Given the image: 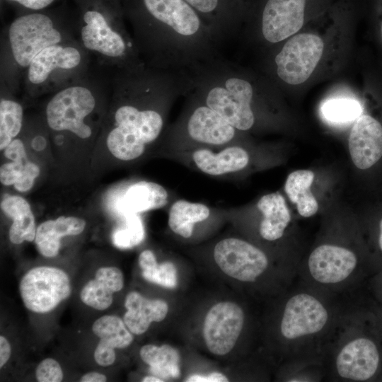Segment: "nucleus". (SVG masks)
Here are the masks:
<instances>
[{
  "label": "nucleus",
  "instance_id": "1",
  "mask_svg": "<svg viewBox=\"0 0 382 382\" xmlns=\"http://www.w3.org/2000/svg\"><path fill=\"white\" fill-rule=\"evenodd\" d=\"M169 99L158 68L144 64L113 71L105 125V143L112 155L132 162L161 139Z\"/></svg>",
  "mask_w": 382,
  "mask_h": 382
},
{
  "label": "nucleus",
  "instance_id": "2",
  "mask_svg": "<svg viewBox=\"0 0 382 382\" xmlns=\"http://www.w3.org/2000/svg\"><path fill=\"white\" fill-rule=\"evenodd\" d=\"M325 379L376 381L382 366V336L376 317L361 298L349 299L325 346Z\"/></svg>",
  "mask_w": 382,
  "mask_h": 382
},
{
  "label": "nucleus",
  "instance_id": "3",
  "mask_svg": "<svg viewBox=\"0 0 382 382\" xmlns=\"http://www.w3.org/2000/svg\"><path fill=\"white\" fill-rule=\"evenodd\" d=\"M286 294L279 324L286 364L322 363L325 346L349 296L323 291L296 277Z\"/></svg>",
  "mask_w": 382,
  "mask_h": 382
},
{
  "label": "nucleus",
  "instance_id": "4",
  "mask_svg": "<svg viewBox=\"0 0 382 382\" xmlns=\"http://www.w3.org/2000/svg\"><path fill=\"white\" fill-rule=\"evenodd\" d=\"M75 34L96 64L112 71L144 63L128 32L121 0H72Z\"/></svg>",
  "mask_w": 382,
  "mask_h": 382
},
{
  "label": "nucleus",
  "instance_id": "5",
  "mask_svg": "<svg viewBox=\"0 0 382 382\" xmlns=\"http://www.w3.org/2000/svg\"><path fill=\"white\" fill-rule=\"evenodd\" d=\"M125 21L149 66L159 68L169 37L195 38L207 28L199 15L185 0H121Z\"/></svg>",
  "mask_w": 382,
  "mask_h": 382
},
{
  "label": "nucleus",
  "instance_id": "6",
  "mask_svg": "<svg viewBox=\"0 0 382 382\" xmlns=\"http://www.w3.org/2000/svg\"><path fill=\"white\" fill-rule=\"evenodd\" d=\"M111 91L112 71L96 64L83 78L52 93L45 110L47 127L90 139L108 110Z\"/></svg>",
  "mask_w": 382,
  "mask_h": 382
},
{
  "label": "nucleus",
  "instance_id": "7",
  "mask_svg": "<svg viewBox=\"0 0 382 382\" xmlns=\"http://www.w3.org/2000/svg\"><path fill=\"white\" fill-rule=\"evenodd\" d=\"M92 57L77 39L46 47L23 72V89L32 98L54 93L83 78Z\"/></svg>",
  "mask_w": 382,
  "mask_h": 382
},
{
  "label": "nucleus",
  "instance_id": "8",
  "mask_svg": "<svg viewBox=\"0 0 382 382\" xmlns=\"http://www.w3.org/2000/svg\"><path fill=\"white\" fill-rule=\"evenodd\" d=\"M74 39L77 38L73 15L47 9L20 14L7 30L8 54L13 66L23 73L46 47Z\"/></svg>",
  "mask_w": 382,
  "mask_h": 382
},
{
  "label": "nucleus",
  "instance_id": "9",
  "mask_svg": "<svg viewBox=\"0 0 382 382\" xmlns=\"http://www.w3.org/2000/svg\"><path fill=\"white\" fill-rule=\"evenodd\" d=\"M239 132L216 111L199 101L162 136L161 152L221 147L238 142Z\"/></svg>",
  "mask_w": 382,
  "mask_h": 382
},
{
  "label": "nucleus",
  "instance_id": "10",
  "mask_svg": "<svg viewBox=\"0 0 382 382\" xmlns=\"http://www.w3.org/2000/svg\"><path fill=\"white\" fill-rule=\"evenodd\" d=\"M253 98V88L248 81L229 77L209 89L200 102L216 111L241 132L252 129L255 122Z\"/></svg>",
  "mask_w": 382,
  "mask_h": 382
},
{
  "label": "nucleus",
  "instance_id": "11",
  "mask_svg": "<svg viewBox=\"0 0 382 382\" xmlns=\"http://www.w3.org/2000/svg\"><path fill=\"white\" fill-rule=\"evenodd\" d=\"M19 291L24 306L44 313L56 308L71 294L67 274L57 267L41 266L29 270L22 278Z\"/></svg>",
  "mask_w": 382,
  "mask_h": 382
},
{
  "label": "nucleus",
  "instance_id": "12",
  "mask_svg": "<svg viewBox=\"0 0 382 382\" xmlns=\"http://www.w3.org/2000/svg\"><path fill=\"white\" fill-rule=\"evenodd\" d=\"M324 50L318 35L303 33L289 38L275 57L277 74L284 82L297 85L308 80Z\"/></svg>",
  "mask_w": 382,
  "mask_h": 382
},
{
  "label": "nucleus",
  "instance_id": "13",
  "mask_svg": "<svg viewBox=\"0 0 382 382\" xmlns=\"http://www.w3.org/2000/svg\"><path fill=\"white\" fill-rule=\"evenodd\" d=\"M213 257L225 274L244 282H256L270 265L264 251L235 237L219 241L213 248Z\"/></svg>",
  "mask_w": 382,
  "mask_h": 382
},
{
  "label": "nucleus",
  "instance_id": "14",
  "mask_svg": "<svg viewBox=\"0 0 382 382\" xmlns=\"http://www.w3.org/2000/svg\"><path fill=\"white\" fill-rule=\"evenodd\" d=\"M245 315L236 303L220 302L207 313L203 335L209 350L216 355H225L235 346L243 330Z\"/></svg>",
  "mask_w": 382,
  "mask_h": 382
},
{
  "label": "nucleus",
  "instance_id": "15",
  "mask_svg": "<svg viewBox=\"0 0 382 382\" xmlns=\"http://www.w3.org/2000/svg\"><path fill=\"white\" fill-rule=\"evenodd\" d=\"M354 164L367 169L382 156V125L369 115L359 116L353 125L348 140Z\"/></svg>",
  "mask_w": 382,
  "mask_h": 382
},
{
  "label": "nucleus",
  "instance_id": "16",
  "mask_svg": "<svg viewBox=\"0 0 382 382\" xmlns=\"http://www.w3.org/2000/svg\"><path fill=\"white\" fill-rule=\"evenodd\" d=\"M92 330L100 339L94 352V359L102 366L114 363L115 348H125L133 341L132 332L124 320L116 316L99 318L93 323Z\"/></svg>",
  "mask_w": 382,
  "mask_h": 382
},
{
  "label": "nucleus",
  "instance_id": "17",
  "mask_svg": "<svg viewBox=\"0 0 382 382\" xmlns=\"http://www.w3.org/2000/svg\"><path fill=\"white\" fill-rule=\"evenodd\" d=\"M170 202L168 190L152 181L139 180L130 184L119 197L117 210L122 216L162 209Z\"/></svg>",
  "mask_w": 382,
  "mask_h": 382
},
{
  "label": "nucleus",
  "instance_id": "18",
  "mask_svg": "<svg viewBox=\"0 0 382 382\" xmlns=\"http://www.w3.org/2000/svg\"><path fill=\"white\" fill-rule=\"evenodd\" d=\"M125 306L127 311L123 320L130 332L135 335L145 332L152 322L163 320L168 311L164 301L148 299L137 291L127 295Z\"/></svg>",
  "mask_w": 382,
  "mask_h": 382
},
{
  "label": "nucleus",
  "instance_id": "19",
  "mask_svg": "<svg viewBox=\"0 0 382 382\" xmlns=\"http://www.w3.org/2000/svg\"><path fill=\"white\" fill-rule=\"evenodd\" d=\"M256 208L262 215L258 232L265 241L274 242L282 238L291 221V214L284 197L278 192L260 198Z\"/></svg>",
  "mask_w": 382,
  "mask_h": 382
},
{
  "label": "nucleus",
  "instance_id": "20",
  "mask_svg": "<svg viewBox=\"0 0 382 382\" xmlns=\"http://www.w3.org/2000/svg\"><path fill=\"white\" fill-rule=\"evenodd\" d=\"M124 285L122 272L115 267L98 269L95 279L83 287L80 298L86 305L96 310L107 309L112 303L113 293L120 291Z\"/></svg>",
  "mask_w": 382,
  "mask_h": 382
},
{
  "label": "nucleus",
  "instance_id": "21",
  "mask_svg": "<svg viewBox=\"0 0 382 382\" xmlns=\"http://www.w3.org/2000/svg\"><path fill=\"white\" fill-rule=\"evenodd\" d=\"M85 227L86 221L75 216H62L54 220L45 221L36 229L34 241L36 248L42 255L54 257L59 253L62 237L79 235Z\"/></svg>",
  "mask_w": 382,
  "mask_h": 382
},
{
  "label": "nucleus",
  "instance_id": "22",
  "mask_svg": "<svg viewBox=\"0 0 382 382\" xmlns=\"http://www.w3.org/2000/svg\"><path fill=\"white\" fill-rule=\"evenodd\" d=\"M216 208L202 202L179 199L173 202L169 207L168 224L175 234L190 238L196 224L207 221Z\"/></svg>",
  "mask_w": 382,
  "mask_h": 382
},
{
  "label": "nucleus",
  "instance_id": "23",
  "mask_svg": "<svg viewBox=\"0 0 382 382\" xmlns=\"http://www.w3.org/2000/svg\"><path fill=\"white\" fill-rule=\"evenodd\" d=\"M3 212L13 220L9 228V239L14 244L35 241L36 226L29 203L17 195L5 196L1 202Z\"/></svg>",
  "mask_w": 382,
  "mask_h": 382
},
{
  "label": "nucleus",
  "instance_id": "24",
  "mask_svg": "<svg viewBox=\"0 0 382 382\" xmlns=\"http://www.w3.org/2000/svg\"><path fill=\"white\" fill-rule=\"evenodd\" d=\"M314 173L311 170H298L291 173L285 182L286 194L303 217L312 216L318 209V202L311 191Z\"/></svg>",
  "mask_w": 382,
  "mask_h": 382
},
{
  "label": "nucleus",
  "instance_id": "25",
  "mask_svg": "<svg viewBox=\"0 0 382 382\" xmlns=\"http://www.w3.org/2000/svg\"><path fill=\"white\" fill-rule=\"evenodd\" d=\"M207 25L230 24L244 11L243 0H185Z\"/></svg>",
  "mask_w": 382,
  "mask_h": 382
},
{
  "label": "nucleus",
  "instance_id": "26",
  "mask_svg": "<svg viewBox=\"0 0 382 382\" xmlns=\"http://www.w3.org/2000/svg\"><path fill=\"white\" fill-rule=\"evenodd\" d=\"M139 354L141 359L149 365L153 375L161 379L180 376L179 354L171 346L146 345L141 348Z\"/></svg>",
  "mask_w": 382,
  "mask_h": 382
},
{
  "label": "nucleus",
  "instance_id": "27",
  "mask_svg": "<svg viewBox=\"0 0 382 382\" xmlns=\"http://www.w3.org/2000/svg\"><path fill=\"white\" fill-rule=\"evenodd\" d=\"M2 92V91H1ZM23 125L22 105L4 93L0 100V149L4 150L20 134Z\"/></svg>",
  "mask_w": 382,
  "mask_h": 382
},
{
  "label": "nucleus",
  "instance_id": "28",
  "mask_svg": "<svg viewBox=\"0 0 382 382\" xmlns=\"http://www.w3.org/2000/svg\"><path fill=\"white\" fill-rule=\"evenodd\" d=\"M139 265L146 280L169 289L177 286V270L173 263L167 261L158 264L151 250H145L140 253Z\"/></svg>",
  "mask_w": 382,
  "mask_h": 382
},
{
  "label": "nucleus",
  "instance_id": "29",
  "mask_svg": "<svg viewBox=\"0 0 382 382\" xmlns=\"http://www.w3.org/2000/svg\"><path fill=\"white\" fill-rule=\"evenodd\" d=\"M123 216V224L112 235L113 244L120 249H129L139 245L144 238L145 231L139 214Z\"/></svg>",
  "mask_w": 382,
  "mask_h": 382
},
{
  "label": "nucleus",
  "instance_id": "30",
  "mask_svg": "<svg viewBox=\"0 0 382 382\" xmlns=\"http://www.w3.org/2000/svg\"><path fill=\"white\" fill-rule=\"evenodd\" d=\"M361 112V105L352 99H332L326 101L322 107L323 116L335 122L352 121L359 117Z\"/></svg>",
  "mask_w": 382,
  "mask_h": 382
},
{
  "label": "nucleus",
  "instance_id": "31",
  "mask_svg": "<svg viewBox=\"0 0 382 382\" xmlns=\"http://www.w3.org/2000/svg\"><path fill=\"white\" fill-rule=\"evenodd\" d=\"M364 299L375 303H382V269L367 278L359 290Z\"/></svg>",
  "mask_w": 382,
  "mask_h": 382
},
{
  "label": "nucleus",
  "instance_id": "32",
  "mask_svg": "<svg viewBox=\"0 0 382 382\" xmlns=\"http://www.w3.org/2000/svg\"><path fill=\"white\" fill-rule=\"evenodd\" d=\"M35 376L39 382H59L63 379L59 364L52 358H47L38 364Z\"/></svg>",
  "mask_w": 382,
  "mask_h": 382
},
{
  "label": "nucleus",
  "instance_id": "33",
  "mask_svg": "<svg viewBox=\"0 0 382 382\" xmlns=\"http://www.w3.org/2000/svg\"><path fill=\"white\" fill-rule=\"evenodd\" d=\"M39 174L40 168L38 166L28 161L25 163L22 172L14 185L15 189L21 192L30 190Z\"/></svg>",
  "mask_w": 382,
  "mask_h": 382
},
{
  "label": "nucleus",
  "instance_id": "34",
  "mask_svg": "<svg viewBox=\"0 0 382 382\" xmlns=\"http://www.w3.org/2000/svg\"><path fill=\"white\" fill-rule=\"evenodd\" d=\"M27 161H11L1 165L0 168L1 184L6 186L14 185Z\"/></svg>",
  "mask_w": 382,
  "mask_h": 382
},
{
  "label": "nucleus",
  "instance_id": "35",
  "mask_svg": "<svg viewBox=\"0 0 382 382\" xmlns=\"http://www.w3.org/2000/svg\"><path fill=\"white\" fill-rule=\"evenodd\" d=\"M4 151V156L11 161H28L25 146L21 139H13Z\"/></svg>",
  "mask_w": 382,
  "mask_h": 382
},
{
  "label": "nucleus",
  "instance_id": "36",
  "mask_svg": "<svg viewBox=\"0 0 382 382\" xmlns=\"http://www.w3.org/2000/svg\"><path fill=\"white\" fill-rule=\"evenodd\" d=\"M25 10V12L47 9L57 0H5Z\"/></svg>",
  "mask_w": 382,
  "mask_h": 382
},
{
  "label": "nucleus",
  "instance_id": "37",
  "mask_svg": "<svg viewBox=\"0 0 382 382\" xmlns=\"http://www.w3.org/2000/svg\"><path fill=\"white\" fill-rule=\"evenodd\" d=\"M187 382H226L228 381V378L219 372H214L208 376H201L195 374L189 376L186 381Z\"/></svg>",
  "mask_w": 382,
  "mask_h": 382
},
{
  "label": "nucleus",
  "instance_id": "38",
  "mask_svg": "<svg viewBox=\"0 0 382 382\" xmlns=\"http://www.w3.org/2000/svg\"><path fill=\"white\" fill-rule=\"evenodd\" d=\"M11 349L8 341L5 337L0 336V367H3L9 359Z\"/></svg>",
  "mask_w": 382,
  "mask_h": 382
},
{
  "label": "nucleus",
  "instance_id": "39",
  "mask_svg": "<svg viewBox=\"0 0 382 382\" xmlns=\"http://www.w3.org/2000/svg\"><path fill=\"white\" fill-rule=\"evenodd\" d=\"M360 298L364 302H365L368 305V306L374 313L376 319L378 329L382 336V303L371 302L364 299L361 296Z\"/></svg>",
  "mask_w": 382,
  "mask_h": 382
},
{
  "label": "nucleus",
  "instance_id": "40",
  "mask_svg": "<svg viewBox=\"0 0 382 382\" xmlns=\"http://www.w3.org/2000/svg\"><path fill=\"white\" fill-rule=\"evenodd\" d=\"M106 376L98 372H89L84 374L80 381L81 382H104L106 381Z\"/></svg>",
  "mask_w": 382,
  "mask_h": 382
},
{
  "label": "nucleus",
  "instance_id": "41",
  "mask_svg": "<svg viewBox=\"0 0 382 382\" xmlns=\"http://www.w3.org/2000/svg\"><path fill=\"white\" fill-rule=\"evenodd\" d=\"M47 140L42 135H36L31 141V146L35 150H42L46 146Z\"/></svg>",
  "mask_w": 382,
  "mask_h": 382
},
{
  "label": "nucleus",
  "instance_id": "42",
  "mask_svg": "<svg viewBox=\"0 0 382 382\" xmlns=\"http://www.w3.org/2000/svg\"><path fill=\"white\" fill-rule=\"evenodd\" d=\"M377 244H378L379 252L381 255H382V219H381L378 224V238H377ZM381 269H382V264H381V267L380 270Z\"/></svg>",
  "mask_w": 382,
  "mask_h": 382
},
{
  "label": "nucleus",
  "instance_id": "43",
  "mask_svg": "<svg viewBox=\"0 0 382 382\" xmlns=\"http://www.w3.org/2000/svg\"><path fill=\"white\" fill-rule=\"evenodd\" d=\"M142 381L144 382H161V381H163V380L156 376L153 375V376H149L144 377Z\"/></svg>",
  "mask_w": 382,
  "mask_h": 382
},
{
  "label": "nucleus",
  "instance_id": "44",
  "mask_svg": "<svg viewBox=\"0 0 382 382\" xmlns=\"http://www.w3.org/2000/svg\"><path fill=\"white\" fill-rule=\"evenodd\" d=\"M376 381H382V366H381V371L378 374V376L377 377Z\"/></svg>",
  "mask_w": 382,
  "mask_h": 382
},
{
  "label": "nucleus",
  "instance_id": "45",
  "mask_svg": "<svg viewBox=\"0 0 382 382\" xmlns=\"http://www.w3.org/2000/svg\"><path fill=\"white\" fill-rule=\"evenodd\" d=\"M381 34H382V22H381Z\"/></svg>",
  "mask_w": 382,
  "mask_h": 382
}]
</instances>
